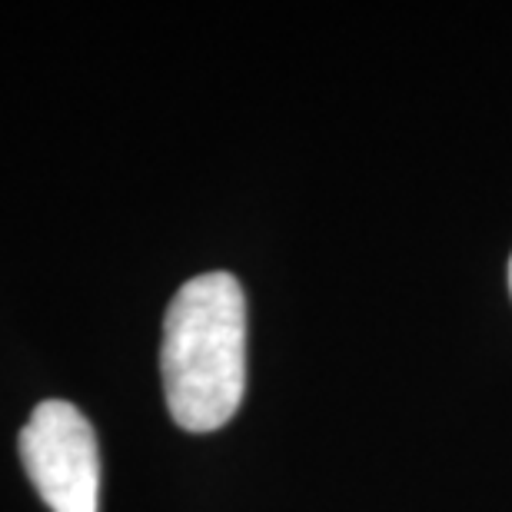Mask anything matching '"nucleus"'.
<instances>
[{"mask_svg":"<svg viewBox=\"0 0 512 512\" xmlns=\"http://www.w3.org/2000/svg\"><path fill=\"white\" fill-rule=\"evenodd\" d=\"M509 283H512V263H509Z\"/></svg>","mask_w":512,"mask_h":512,"instance_id":"obj_3","label":"nucleus"},{"mask_svg":"<svg viewBox=\"0 0 512 512\" xmlns=\"http://www.w3.org/2000/svg\"><path fill=\"white\" fill-rule=\"evenodd\" d=\"M163 393L187 433L227 426L247 389V300L230 273L193 276L170 300L160 346Z\"/></svg>","mask_w":512,"mask_h":512,"instance_id":"obj_1","label":"nucleus"},{"mask_svg":"<svg viewBox=\"0 0 512 512\" xmlns=\"http://www.w3.org/2000/svg\"><path fill=\"white\" fill-rule=\"evenodd\" d=\"M20 459L50 512H100V449L74 403L47 399L20 429Z\"/></svg>","mask_w":512,"mask_h":512,"instance_id":"obj_2","label":"nucleus"}]
</instances>
